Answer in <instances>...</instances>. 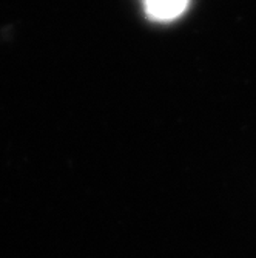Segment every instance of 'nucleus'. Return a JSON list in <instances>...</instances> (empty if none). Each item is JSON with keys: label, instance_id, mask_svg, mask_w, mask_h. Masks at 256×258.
I'll list each match as a JSON object with an SVG mask.
<instances>
[{"label": "nucleus", "instance_id": "1", "mask_svg": "<svg viewBox=\"0 0 256 258\" xmlns=\"http://www.w3.org/2000/svg\"><path fill=\"white\" fill-rule=\"evenodd\" d=\"M190 5V0H142V8L148 20L168 23L179 19Z\"/></svg>", "mask_w": 256, "mask_h": 258}]
</instances>
